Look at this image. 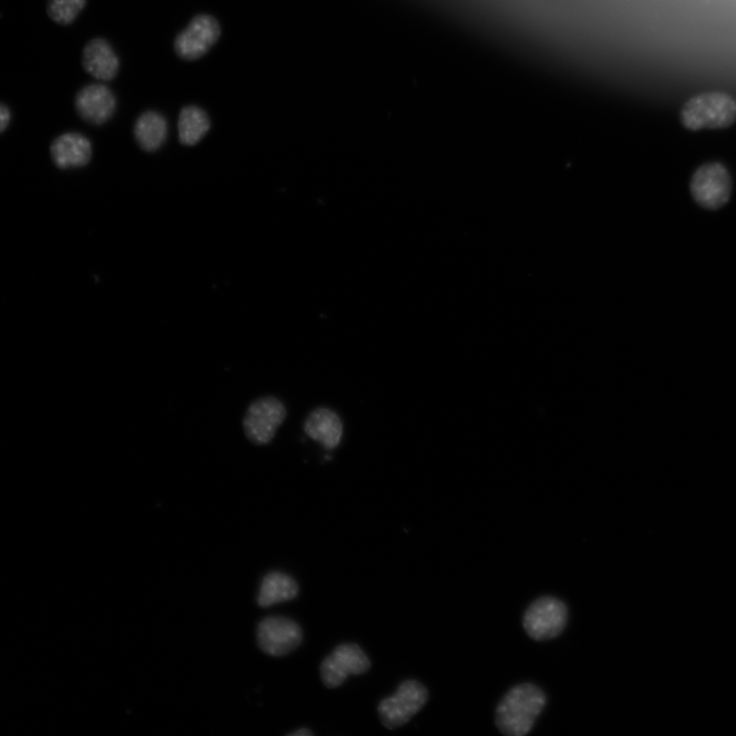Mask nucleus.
I'll list each match as a JSON object with an SVG mask.
<instances>
[{
  "label": "nucleus",
  "instance_id": "f257e3e1",
  "mask_svg": "<svg viewBox=\"0 0 736 736\" xmlns=\"http://www.w3.org/2000/svg\"><path fill=\"white\" fill-rule=\"evenodd\" d=\"M545 705L546 697L540 687L532 683L519 684L498 704L496 726L504 735L524 736L533 729Z\"/></svg>",
  "mask_w": 736,
  "mask_h": 736
},
{
  "label": "nucleus",
  "instance_id": "20e7f679",
  "mask_svg": "<svg viewBox=\"0 0 736 736\" xmlns=\"http://www.w3.org/2000/svg\"><path fill=\"white\" fill-rule=\"evenodd\" d=\"M429 700L428 689L417 680H406L396 694L379 705L381 721L388 729L405 725L416 716Z\"/></svg>",
  "mask_w": 736,
  "mask_h": 736
},
{
  "label": "nucleus",
  "instance_id": "4468645a",
  "mask_svg": "<svg viewBox=\"0 0 736 736\" xmlns=\"http://www.w3.org/2000/svg\"><path fill=\"white\" fill-rule=\"evenodd\" d=\"M168 122L164 115L149 110L138 117L134 124V137L144 151L155 152L167 140Z\"/></svg>",
  "mask_w": 736,
  "mask_h": 736
},
{
  "label": "nucleus",
  "instance_id": "dca6fc26",
  "mask_svg": "<svg viewBox=\"0 0 736 736\" xmlns=\"http://www.w3.org/2000/svg\"><path fill=\"white\" fill-rule=\"evenodd\" d=\"M299 593L297 582L289 575L281 572L267 574L258 594V604L267 608L294 600Z\"/></svg>",
  "mask_w": 736,
  "mask_h": 736
},
{
  "label": "nucleus",
  "instance_id": "9d476101",
  "mask_svg": "<svg viewBox=\"0 0 736 736\" xmlns=\"http://www.w3.org/2000/svg\"><path fill=\"white\" fill-rule=\"evenodd\" d=\"M74 104L82 120L97 126L111 120L117 110V98L104 83H90L80 88Z\"/></svg>",
  "mask_w": 736,
  "mask_h": 736
},
{
  "label": "nucleus",
  "instance_id": "6ab92c4d",
  "mask_svg": "<svg viewBox=\"0 0 736 736\" xmlns=\"http://www.w3.org/2000/svg\"><path fill=\"white\" fill-rule=\"evenodd\" d=\"M290 735L291 736H309V735H313V732L307 728H301L298 731L291 733Z\"/></svg>",
  "mask_w": 736,
  "mask_h": 736
},
{
  "label": "nucleus",
  "instance_id": "423d86ee",
  "mask_svg": "<svg viewBox=\"0 0 736 736\" xmlns=\"http://www.w3.org/2000/svg\"><path fill=\"white\" fill-rule=\"evenodd\" d=\"M287 409L282 401L274 397H263L254 401L244 419L247 438L256 445L272 441L276 431L285 422Z\"/></svg>",
  "mask_w": 736,
  "mask_h": 736
},
{
  "label": "nucleus",
  "instance_id": "a211bd4d",
  "mask_svg": "<svg viewBox=\"0 0 736 736\" xmlns=\"http://www.w3.org/2000/svg\"><path fill=\"white\" fill-rule=\"evenodd\" d=\"M12 113L4 103H0V133L4 132L10 125Z\"/></svg>",
  "mask_w": 736,
  "mask_h": 736
},
{
  "label": "nucleus",
  "instance_id": "2eb2a0df",
  "mask_svg": "<svg viewBox=\"0 0 736 736\" xmlns=\"http://www.w3.org/2000/svg\"><path fill=\"white\" fill-rule=\"evenodd\" d=\"M179 142L184 146L199 144L211 129L208 113L196 105L184 106L178 116Z\"/></svg>",
  "mask_w": 736,
  "mask_h": 736
},
{
  "label": "nucleus",
  "instance_id": "ddd939ff",
  "mask_svg": "<svg viewBox=\"0 0 736 736\" xmlns=\"http://www.w3.org/2000/svg\"><path fill=\"white\" fill-rule=\"evenodd\" d=\"M305 433L326 449L338 447L343 437V424L338 414L329 408L313 410L304 424Z\"/></svg>",
  "mask_w": 736,
  "mask_h": 736
},
{
  "label": "nucleus",
  "instance_id": "f03ea898",
  "mask_svg": "<svg viewBox=\"0 0 736 736\" xmlns=\"http://www.w3.org/2000/svg\"><path fill=\"white\" fill-rule=\"evenodd\" d=\"M680 119L693 131L727 128L736 120V101L725 92H704L686 102Z\"/></svg>",
  "mask_w": 736,
  "mask_h": 736
},
{
  "label": "nucleus",
  "instance_id": "f3484780",
  "mask_svg": "<svg viewBox=\"0 0 736 736\" xmlns=\"http://www.w3.org/2000/svg\"><path fill=\"white\" fill-rule=\"evenodd\" d=\"M87 5V0H48L46 13L50 19L61 26L72 25Z\"/></svg>",
  "mask_w": 736,
  "mask_h": 736
},
{
  "label": "nucleus",
  "instance_id": "0eeeda50",
  "mask_svg": "<svg viewBox=\"0 0 736 736\" xmlns=\"http://www.w3.org/2000/svg\"><path fill=\"white\" fill-rule=\"evenodd\" d=\"M690 191L700 206L709 210H717L730 199L731 177L722 164H705L694 174L692 183H690Z\"/></svg>",
  "mask_w": 736,
  "mask_h": 736
},
{
  "label": "nucleus",
  "instance_id": "9b49d317",
  "mask_svg": "<svg viewBox=\"0 0 736 736\" xmlns=\"http://www.w3.org/2000/svg\"><path fill=\"white\" fill-rule=\"evenodd\" d=\"M81 65L83 70L96 80L111 82L117 78L121 62L110 41L96 37L85 44Z\"/></svg>",
  "mask_w": 736,
  "mask_h": 736
},
{
  "label": "nucleus",
  "instance_id": "6e6552de",
  "mask_svg": "<svg viewBox=\"0 0 736 736\" xmlns=\"http://www.w3.org/2000/svg\"><path fill=\"white\" fill-rule=\"evenodd\" d=\"M301 627L285 617H268L257 629L258 646L272 657H283L295 651L301 644Z\"/></svg>",
  "mask_w": 736,
  "mask_h": 736
},
{
  "label": "nucleus",
  "instance_id": "39448f33",
  "mask_svg": "<svg viewBox=\"0 0 736 736\" xmlns=\"http://www.w3.org/2000/svg\"><path fill=\"white\" fill-rule=\"evenodd\" d=\"M568 616V608L559 598L543 596L527 609L523 626L532 639L546 641L565 630Z\"/></svg>",
  "mask_w": 736,
  "mask_h": 736
},
{
  "label": "nucleus",
  "instance_id": "f8f14e48",
  "mask_svg": "<svg viewBox=\"0 0 736 736\" xmlns=\"http://www.w3.org/2000/svg\"><path fill=\"white\" fill-rule=\"evenodd\" d=\"M52 158L61 169L85 166L91 159L88 138L79 132H67L56 138L51 148Z\"/></svg>",
  "mask_w": 736,
  "mask_h": 736
},
{
  "label": "nucleus",
  "instance_id": "1a4fd4ad",
  "mask_svg": "<svg viewBox=\"0 0 736 736\" xmlns=\"http://www.w3.org/2000/svg\"><path fill=\"white\" fill-rule=\"evenodd\" d=\"M371 668V661L357 644H341L320 667L322 682L329 688L342 685L349 675H361Z\"/></svg>",
  "mask_w": 736,
  "mask_h": 736
},
{
  "label": "nucleus",
  "instance_id": "7ed1b4c3",
  "mask_svg": "<svg viewBox=\"0 0 736 736\" xmlns=\"http://www.w3.org/2000/svg\"><path fill=\"white\" fill-rule=\"evenodd\" d=\"M222 36L219 20L210 14H198L174 38L173 51L184 62L203 59Z\"/></svg>",
  "mask_w": 736,
  "mask_h": 736
}]
</instances>
